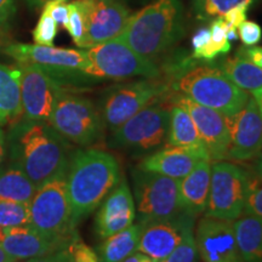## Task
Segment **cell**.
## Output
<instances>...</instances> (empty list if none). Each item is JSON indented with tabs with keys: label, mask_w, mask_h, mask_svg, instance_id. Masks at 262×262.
I'll return each mask as SVG.
<instances>
[{
	"label": "cell",
	"mask_w": 262,
	"mask_h": 262,
	"mask_svg": "<svg viewBox=\"0 0 262 262\" xmlns=\"http://www.w3.org/2000/svg\"><path fill=\"white\" fill-rule=\"evenodd\" d=\"M238 35L245 47H255L262 39V29L260 25L253 21H244L237 28Z\"/></svg>",
	"instance_id": "obj_35"
},
{
	"label": "cell",
	"mask_w": 262,
	"mask_h": 262,
	"mask_svg": "<svg viewBox=\"0 0 262 262\" xmlns=\"http://www.w3.org/2000/svg\"><path fill=\"white\" fill-rule=\"evenodd\" d=\"M37 191L32 180L14 164L0 170V201L29 204Z\"/></svg>",
	"instance_id": "obj_27"
},
{
	"label": "cell",
	"mask_w": 262,
	"mask_h": 262,
	"mask_svg": "<svg viewBox=\"0 0 262 262\" xmlns=\"http://www.w3.org/2000/svg\"><path fill=\"white\" fill-rule=\"evenodd\" d=\"M68 9H70V15H68V21L64 26V29L70 33L77 47L83 48V41L85 37V16L81 8L78 4L77 0L68 3Z\"/></svg>",
	"instance_id": "obj_32"
},
{
	"label": "cell",
	"mask_w": 262,
	"mask_h": 262,
	"mask_svg": "<svg viewBox=\"0 0 262 262\" xmlns=\"http://www.w3.org/2000/svg\"><path fill=\"white\" fill-rule=\"evenodd\" d=\"M219 68L241 89L251 93L262 88V68L241 55L225 58L219 63Z\"/></svg>",
	"instance_id": "obj_28"
},
{
	"label": "cell",
	"mask_w": 262,
	"mask_h": 262,
	"mask_svg": "<svg viewBox=\"0 0 262 262\" xmlns=\"http://www.w3.org/2000/svg\"><path fill=\"white\" fill-rule=\"evenodd\" d=\"M57 26L50 15L42 11L37 26L33 29V40L38 45L52 47L57 34Z\"/></svg>",
	"instance_id": "obj_33"
},
{
	"label": "cell",
	"mask_w": 262,
	"mask_h": 262,
	"mask_svg": "<svg viewBox=\"0 0 262 262\" xmlns=\"http://www.w3.org/2000/svg\"><path fill=\"white\" fill-rule=\"evenodd\" d=\"M233 228L243 262H262V217L242 215Z\"/></svg>",
	"instance_id": "obj_26"
},
{
	"label": "cell",
	"mask_w": 262,
	"mask_h": 262,
	"mask_svg": "<svg viewBox=\"0 0 262 262\" xmlns=\"http://www.w3.org/2000/svg\"><path fill=\"white\" fill-rule=\"evenodd\" d=\"M248 193V170L238 164H211L210 192L205 216L234 221L244 214Z\"/></svg>",
	"instance_id": "obj_12"
},
{
	"label": "cell",
	"mask_w": 262,
	"mask_h": 262,
	"mask_svg": "<svg viewBox=\"0 0 262 262\" xmlns=\"http://www.w3.org/2000/svg\"><path fill=\"white\" fill-rule=\"evenodd\" d=\"M49 124L66 140L80 147L97 143L106 129L93 101L64 86L58 94Z\"/></svg>",
	"instance_id": "obj_6"
},
{
	"label": "cell",
	"mask_w": 262,
	"mask_h": 262,
	"mask_svg": "<svg viewBox=\"0 0 262 262\" xmlns=\"http://www.w3.org/2000/svg\"><path fill=\"white\" fill-rule=\"evenodd\" d=\"M0 262H16L14 257L10 256V255L6 253L5 249L2 247V244H0Z\"/></svg>",
	"instance_id": "obj_46"
},
{
	"label": "cell",
	"mask_w": 262,
	"mask_h": 262,
	"mask_svg": "<svg viewBox=\"0 0 262 262\" xmlns=\"http://www.w3.org/2000/svg\"><path fill=\"white\" fill-rule=\"evenodd\" d=\"M262 153V116L253 97L231 118V145L227 159L251 162Z\"/></svg>",
	"instance_id": "obj_18"
},
{
	"label": "cell",
	"mask_w": 262,
	"mask_h": 262,
	"mask_svg": "<svg viewBox=\"0 0 262 262\" xmlns=\"http://www.w3.org/2000/svg\"><path fill=\"white\" fill-rule=\"evenodd\" d=\"M183 34L180 0H156L131 15L120 38L141 56L155 61Z\"/></svg>",
	"instance_id": "obj_3"
},
{
	"label": "cell",
	"mask_w": 262,
	"mask_h": 262,
	"mask_svg": "<svg viewBox=\"0 0 262 262\" xmlns=\"http://www.w3.org/2000/svg\"><path fill=\"white\" fill-rule=\"evenodd\" d=\"M11 164L24 171L35 187L66 176L71 145L49 123L19 119L9 126L6 136Z\"/></svg>",
	"instance_id": "obj_1"
},
{
	"label": "cell",
	"mask_w": 262,
	"mask_h": 262,
	"mask_svg": "<svg viewBox=\"0 0 262 262\" xmlns=\"http://www.w3.org/2000/svg\"><path fill=\"white\" fill-rule=\"evenodd\" d=\"M193 228L194 227H189L172 253L159 262H195L198 251Z\"/></svg>",
	"instance_id": "obj_31"
},
{
	"label": "cell",
	"mask_w": 262,
	"mask_h": 262,
	"mask_svg": "<svg viewBox=\"0 0 262 262\" xmlns=\"http://www.w3.org/2000/svg\"><path fill=\"white\" fill-rule=\"evenodd\" d=\"M248 170V193L244 214L262 217V153L251 160Z\"/></svg>",
	"instance_id": "obj_29"
},
{
	"label": "cell",
	"mask_w": 262,
	"mask_h": 262,
	"mask_svg": "<svg viewBox=\"0 0 262 262\" xmlns=\"http://www.w3.org/2000/svg\"><path fill=\"white\" fill-rule=\"evenodd\" d=\"M257 0H203L202 11L208 16H222L239 4L251 5Z\"/></svg>",
	"instance_id": "obj_34"
},
{
	"label": "cell",
	"mask_w": 262,
	"mask_h": 262,
	"mask_svg": "<svg viewBox=\"0 0 262 262\" xmlns=\"http://www.w3.org/2000/svg\"><path fill=\"white\" fill-rule=\"evenodd\" d=\"M140 262H156V261H155V260H152V258L147 256V255L142 254V256H141V260H140Z\"/></svg>",
	"instance_id": "obj_49"
},
{
	"label": "cell",
	"mask_w": 262,
	"mask_h": 262,
	"mask_svg": "<svg viewBox=\"0 0 262 262\" xmlns=\"http://www.w3.org/2000/svg\"><path fill=\"white\" fill-rule=\"evenodd\" d=\"M168 81L145 78L108 88L101 98L100 113L111 133L149 104L162 101L171 93Z\"/></svg>",
	"instance_id": "obj_7"
},
{
	"label": "cell",
	"mask_w": 262,
	"mask_h": 262,
	"mask_svg": "<svg viewBox=\"0 0 262 262\" xmlns=\"http://www.w3.org/2000/svg\"><path fill=\"white\" fill-rule=\"evenodd\" d=\"M198 255L204 262H243L233 221L204 216L195 231Z\"/></svg>",
	"instance_id": "obj_16"
},
{
	"label": "cell",
	"mask_w": 262,
	"mask_h": 262,
	"mask_svg": "<svg viewBox=\"0 0 262 262\" xmlns=\"http://www.w3.org/2000/svg\"><path fill=\"white\" fill-rule=\"evenodd\" d=\"M120 180V164L111 153L95 148L75 150L66 173L74 227L96 210Z\"/></svg>",
	"instance_id": "obj_2"
},
{
	"label": "cell",
	"mask_w": 262,
	"mask_h": 262,
	"mask_svg": "<svg viewBox=\"0 0 262 262\" xmlns=\"http://www.w3.org/2000/svg\"><path fill=\"white\" fill-rule=\"evenodd\" d=\"M169 102V101H168ZM170 103V123L166 145L185 147L201 153L203 157L210 160L208 152L199 136L198 130L193 123L187 111L179 104Z\"/></svg>",
	"instance_id": "obj_24"
},
{
	"label": "cell",
	"mask_w": 262,
	"mask_h": 262,
	"mask_svg": "<svg viewBox=\"0 0 262 262\" xmlns=\"http://www.w3.org/2000/svg\"><path fill=\"white\" fill-rule=\"evenodd\" d=\"M249 8H250L249 4H239L234 6V8L229 9L228 11H226L221 17L224 18L226 25H227V28L237 29L244 21H247V14Z\"/></svg>",
	"instance_id": "obj_38"
},
{
	"label": "cell",
	"mask_w": 262,
	"mask_h": 262,
	"mask_svg": "<svg viewBox=\"0 0 262 262\" xmlns=\"http://www.w3.org/2000/svg\"><path fill=\"white\" fill-rule=\"evenodd\" d=\"M202 159L206 158L193 149L165 145L146 156L145 159L141 160L137 169L157 172L175 180H182Z\"/></svg>",
	"instance_id": "obj_21"
},
{
	"label": "cell",
	"mask_w": 262,
	"mask_h": 262,
	"mask_svg": "<svg viewBox=\"0 0 262 262\" xmlns=\"http://www.w3.org/2000/svg\"><path fill=\"white\" fill-rule=\"evenodd\" d=\"M3 234H4V232H3V228L0 227V241H2V238H3Z\"/></svg>",
	"instance_id": "obj_50"
},
{
	"label": "cell",
	"mask_w": 262,
	"mask_h": 262,
	"mask_svg": "<svg viewBox=\"0 0 262 262\" xmlns=\"http://www.w3.org/2000/svg\"><path fill=\"white\" fill-rule=\"evenodd\" d=\"M17 63H32L42 68L62 86L93 83L100 79L89 74L91 62L86 49H63L38 44H10L4 49Z\"/></svg>",
	"instance_id": "obj_5"
},
{
	"label": "cell",
	"mask_w": 262,
	"mask_h": 262,
	"mask_svg": "<svg viewBox=\"0 0 262 262\" xmlns=\"http://www.w3.org/2000/svg\"><path fill=\"white\" fill-rule=\"evenodd\" d=\"M85 16L83 48L89 49L122 34L130 18L129 10L119 0H77Z\"/></svg>",
	"instance_id": "obj_15"
},
{
	"label": "cell",
	"mask_w": 262,
	"mask_h": 262,
	"mask_svg": "<svg viewBox=\"0 0 262 262\" xmlns=\"http://www.w3.org/2000/svg\"><path fill=\"white\" fill-rule=\"evenodd\" d=\"M31 226L29 204L0 201V227L12 228Z\"/></svg>",
	"instance_id": "obj_30"
},
{
	"label": "cell",
	"mask_w": 262,
	"mask_h": 262,
	"mask_svg": "<svg viewBox=\"0 0 262 262\" xmlns=\"http://www.w3.org/2000/svg\"><path fill=\"white\" fill-rule=\"evenodd\" d=\"M27 2L31 4L32 6H34V8H37V6H41L44 5L45 3L50 2V0H27Z\"/></svg>",
	"instance_id": "obj_48"
},
{
	"label": "cell",
	"mask_w": 262,
	"mask_h": 262,
	"mask_svg": "<svg viewBox=\"0 0 262 262\" xmlns=\"http://www.w3.org/2000/svg\"><path fill=\"white\" fill-rule=\"evenodd\" d=\"M6 156V136L4 131L0 129V164L3 163Z\"/></svg>",
	"instance_id": "obj_44"
},
{
	"label": "cell",
	"mask_w": 262,
	"mask_h": 262,
	"mask_svg": "<svg viewBox=\"0 0 262 262\" xmlns=\"http://www.w3.org/2000/svg\"><path fill=\"white\" fill-rule=\"evenodd\" d=\"M211 162L202 159L191 172L180 180V202L183 211L198 216L205 211L210 192Z\"/></svg>",
	"instance_id": "obj_22"
},
{
	"label": "cell",
	"mask_w": 262,
	"mask_h": 262,
	"mask_svg": "<svg viewBox=\"0 0 262 262\" xmlns=\"http://www.w3.org/2000/svg\"><path fill=\"white\" fill-rule=\"evenodd\" d=\"M56 254H57L58 262H77L75 261L73 253H72L70 245L60 249V250H57Z\"/></svg>",
	"instance_id": "obj_42"
},
{
	"label": "cell",
	"mask_w": 262,
	"mask_h": 262,
	"mask_svg": "<svg viewBox=\"0 0 262 262\" xmlns=\"http://www.w3.org/2000/svg\"><path fill=\"white\" fill-rule=\"evenodd\" d=\"M170 106L162 101L147 106L112 133L110 146L133 155H150L168 142Z\"/></svg>",
	"instance_id": "obj_8"
},
{
	"label": "cell",
	"mask_w": 262,
	"mask_h": 262,
	"mask_svg": "<svg viewBox=\"0 0 262 262\" xmlns=\"http://www.w3.org/2000/svg\"><path fill=\"white\" fill-rule=\"evenodd\" d=\"M251 97H253L255 100V102H256L257 107H258V111H260V113L262 116V88H261V89L251 91Z\"/></svg>",
	"instance_id": "obj_45"
},
{
	"label": "cell",
	"mask_w": 262,
	"mask_h": 262,
	"mask_svg": "<svg viewBox=\"0 0 262 262\" xmlns=\"http://www.w3.org/2000/svg\"><path fill=\"white\" fill-rule=\"evenodd\" d=\"M170 88L228 118L241 112L250 98V95L232 83L220 68L209 64L180 70L170 81Z\"/></svg>",
	"instance_id": "obj_4"
},
{
	"label": "cell",
	"mask_w": 262,
	"mask_h": 262,
	"mask_svg": "<svg viewBox=\"0 0 262 262\" xmlns=\"http://www.w3.org/2000/svg\"><path fill=\"white\" fill-rule=\"evenodd\" d=\"M42 11L50 15L55 19V22L62 27H64L67 24L68 15H70L67 0H50V2L45 3Z\"/></svg>",
	"instance_id": "obj_36"
},
{
	"label": "cell",
	"mask_w": 262,
	"mask_h": 262,
	"mask_svg": "<svg viewBox=\"0 0 262 262\" xmlns=\"http://www.w3.org/2000/svg\"><path fill=\"white\" fill-rule=\"evenodd\" d=\"M22 118L21 70L0 63V127Z\"/></svg>",
	"instance_id": "obj_23"
},
{
	"label": "cell",
	"mask_w": 262,
	"mask_h": 262,
	"mask_svg": "<svg viewBox=\"0 0 262 262\" xmlns=\"http://www.w3.org/2000/svg\"><path fill=\"white\" fill-rule=\"evenodd\" d=\"M195 216L183 211L173 217L142 225L139 251L159 262L169 256L189 227H194Z\"/></svg>",
	"instance_id": "obj_17"
},
{
	"label": "cell",
	"mask_w": 262,
	"mask_h": 262,
	"mask_svg": "<svg viewBox=\"0 0 262 262\" xmlns=\"http://www.w3.org/2000/svg\"><path fill=\"white\" fill-rule=\"evenodd\" d=\"M141 256H142V253H140V251H136V253L130 255L129 257H126L125 260L122 261V262H140Z\"/></svg>",
	"instance_id": "obj_47"
},
{
	"label": "cell",
	"mask_w": 262,
	"mask_h": 262,
	"mask_svg": "<svg viewBox=\"0 0 262 262\" xmlns=\"http://www.w3.org/2000/svg\"><path fill=\"white\" fill-rule=\"evenodd\" d=\"M133 186L139 224L173 217L183 212L180 180L136 169L133 171Z\"/></svg>",
	"instance_id": "obj_11"
},
{
	"label": "cell",
	"mask_w": 262,
	"mask_h": 262,
	"mask_svg": "<svg viewBox=\"0 0 262 262\" xmlns=\"http://www.w3.org/2000/svg\"><path fill=\"white\" fill-rule=\"evenodd\" d=\"M135 219L134 195L127 181L123 179L101 203L95 217V232L97 237L103 241L129 227Z\"/></svg>",
	"instance_id": "obj_19"
},
{
	"label": "cell",
	"mask_w": 262,
	"mask_h": 262,
	"mask_svg": "<svg viewBox=\"0 0 262 262\" xmlns=\"http://www.w3.org/2000/svg\"><path fill=\"white\" fill-rule=\"evenodd\" d=\"M238 55L250 60L258 67L262 68V48L261 47H242L238 49Z\"/></svg>",
	"instance_id": "obj_40"
},
{
	"label": "cell",
	"mask_w": 262,
	"mask_h": 262,
	"mask_svg": "<svg viewBox=\"0 0 262 262\" xmlns=\"http://www.w3.org/2000/svg\"><path fill=\"white\" fill-rule=\"evenodd\" d=\"M56 253H57V251H55V253H51V254L42 255V256L29 258L27 262H58Z\"/></svg>",
	"instance_id": "obj_43"
},
{
	"label": "cell",
	"mask_w": 262,
	"mask_h": 262,
	"mask_svg": "<svg viewBox=\"0 0 262 262\" xmlns=\"http://www.w3.org/2000/svg\"><path fill=\"white\" fill-rule=\"evenodd\" d=\"M15 12V0H0V35L9 29Z\"/></svg>",
	"instance_id": "obj_39"
},
{
	"label": "cell",
	"mask_w": 262,
	"mask_h": 262,
	"mask_svg": "<svg viewBox=\"0 0 262 262\" xmlns=\"http://www.w3.org/2000/svg\"><path fill=\"white\" fill-rule=\"evenodd\" d=\"M86 51L91 62L89 74L100 80L162 77V70L155 61L141 56L120 38L101 42Z\"/></svg>",
	"instance_id": "obj_10"
},
{
	"label": "cell",
	"mask_w": 262,
	"mask_h": 262,
	"mask_svg": "<svg viewBox=\"0 0 262 262\" xmlns=\"http://www.w3.org/2000/svg\"><path fill=\"white\" fill-rule=\"evenodd\" d=\"M3 232L4 234H3L0 244L5 249L6 253L14 257L16 261L29 260L33 257L55 253L70 245L72 242H62L45 237L31 226L3 228Z\"/></svg>",
	"instance_id": "obj_20"
},
{
	"label": "cell",
	"mask_w": 262,
	"mask_h": 262,
	"mask_svg": "<svg viewBox=\"0 0 262 262\" xmlns=\"http://www.w3.org/2000/svg\"><path fill=\"white\" fill-rule=\"evenodd\" d=\"M211 39V34H210V29L209 28H203L199 29L198 32L193 35L192 38V48L193 51L201 50L202 48H204Z\"/></svg>",
	"instance_id": "obj_41"
},
{
	"label": "cell",
	"mask_w": 262,
	"mask_h": 262,
	"mask_svg": "<svg viewBox=\"0 0 262 262\" xmlns=\"http://www.w3.org/2000/svg\"><path fill=\"white\" fill-rule=\"evenodd\" d=\"M168 101L185 108L191 116L210 162H221L227 159L228 148L231 145V118L211 108L202 106L176 91L169 95Z\"/></svg>",
	"instance_id": "obj_13"
},
{
	"label": "cell",
	"mask_w": 262,
	"mask_h": 262,
	"mask_svg": "<svg viewBox=\"0 0 262 262\" xmlns=\"http://www.w3.org/2000/svg\"><path fill=\"white\" fill-rule=\"evenodd\" d=\"M22 118L28 122L49 123L63 86L37 64L19 63Z\"/></svg>",
	"instance_id": "obj_14"
},
{
	"label": "cell",
	"mask_w": 262,
	"mask_h": 262,
	"mask_svg": "<svg viewBox=\"0 0 262 262\" xmlns=\"http://www.w3.org/2000/svg\"><path fill=\"white\" fill-rule=\"evenodd\" d=\"M31 227L45 237L71 242L78 234L72 224L66 176L57 178L38 188L29 203Z\"/></svg>",
	"instance_id": "obj_9"
},
{
	"label": "cell",
	"mask_w": 262,
	"mask_h": 262,
	"mask_svg": "<svg viewBox=\"0 0 262 262\" xmlns=\"http://www.w3.org/2000/svg\"><path fill=\"white\" fill-rule=\"evenodd\" d=\"M142 225L133 224L129 227L111 235L96 248L98 262H122L139 251Z\"/></svg>",
	"instance_id": "obj_25"
},
{
	"label": "cell",
	"mask_w": 262,
	"mask_h": 262,
	"mask_svg": "<svg viewBox=\"0 0 262 262\" xmlns=\"http://www.w3.org/2000/svg\"><path fill=\"white\" fill-rule=\"evenodd\" d=\"M70 248L77 262H98L96 253L81 241L79 234L72 239Z\"/></svg>",
	"instance_id": "obj_37"
}]
</instances>
